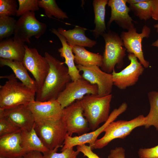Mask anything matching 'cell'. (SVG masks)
<instances>
[{"label":"cell","mask_w":158,"mask_h":158,"mask_svg":"<svg viewBox=\"0 0 158 158\" xmlns=\"http://www.w3.org/2000/svg\"><path fill=\"white\" fill-rule=\"evenodd\" d=\"M71 46L74 54V62L77 65L86 67L94 66L100 67L101 66L103 62V55L89 51L83 47Z\"/></svg>","instance_id":"obj_23"},{"label":"cell","mask_w":158,"mask_h":158,"mask_svg":"<svg viewBox=\"0 0 158 158\" xmlns=\"http://www.w3.org/2000/svg\"><path fill=\"white\" fill-rule=\"evenodd\" d=\"M19 7L16 16L20 17L29 11L35 12L40 9L39 0H18Z\"/></svg>","instance_id":"obj_32"},{"label":"cell","mask_w":158,"mask_h":158,"mask_svg":"<svg viewBox=\"0 0 158 158\" xmlns=\"http://www.w3.org/2000/svg\"><path fill=\"white\" fill-rule=\"evenodd\" d=\"M21 131L0 137V156L16 158L25 154L21 147Z\"/></svg>","instance_id":"obj_18"},{"label":"cell","mask_w":158,"mask_h":158,"mask_svg":"<svg viewBox=\"0 0 158 158\" xmlns=\"http://www.w3.org/2000/svg\"><path fill=\"white\" fill-rule=\"evenodd\" d=\"M0 66L1 67L6 66L10 67L17 79L36 93L38 90L36 83L28 74L27 70L23 62L0 58Z\"/></svg>","instance_id":"obj_22"},{"label":"cell","mask_w":158,"mask_h":158,"mask_svg":"<svg viewBox=\"0 0 158 158\" xmlns=\"http://www.w3.org/2000/svg\"><path fill=\"white\" fill-rule=\"evenodd\" d=\"M87 30L85 28L76 25L72 29L66 30L59 28L57 30L65 37L69 45L92 48L96 44L97 42L85 35V32Z\"/></svg>","instance_id":"obj_20"},{"label":"cell","mask_w":158,"mask_h":158,"mask_svg":"<svg viewBox=\"0 0 158 158\" xmlns=\"http://www.w3.org/2000/svg\"><path fill=\"white\" fill-rule=\"evenodd\" d=\"M150 32V28L145 25L140 33H137L136 28L134 27L126 32L122 31L120 36L126 51L128 53L133 54L145 68L149 67L150 63L144 58L142 42L144 38L149 37Z\"/></svg>","instance_id":"obj_11"},{"label":"cell","mask_w":158,"mask_h":158,"mask_svg":"<svg viewBox=\"0 0 158 158\" xmlns=\"http://www.w3.org/2000/svg\"><path fill=\"white\" fill-rule=\"evenodd\" d=\"M108 158H125V150L121 147H116L111 150Z\"/></svg>","instance_id":"obj_36"},{"label":"cell","mask_w":158,"mask_h":158,"mask_svg":"<svg viewBox=\"0 0 158 158\" xmlns=\"http://www.w3.org/2000/svg\"><path fill=\"white\" fill-rule=\"evenodd\" d=\"M8 80L0 85V109L12 108L27 105L35 100L36 92L18 81L14 74L0 76Z\"/></svg>","instance_id":"obj_2"},{"label":"cell","mask_w":158,"mask_h":158,"mask_svg":"<svg viewBox=\"0 0 158 158\" xmlns=\"http://www.w3.org/2000/svg\"><path fill=\"white\" fill-rule=\"evenodd\" d=\"M146 0H127V3L129 5H133L137 4L144 1Z\"/></svg>","instance_id":"obj_39"},{"label":"cell","mask_w":158,"mask_h":158,"mask_svg":"<svg viewBox=\"0 0 158 158\" xmlns=\"http://www.w3.org/2000/svg\"><path fill=\"white\" fill-rule=\"evenodd\" d=\"M126 3L127 0H108L107 5L111 8V15L108 27L114 21L122 28L127 30L134 27V21L129 14L130 10Z\"/></svg>","instance_id":"obj_16"},{"label":"cell","mask_w":158,"mask_h":158,"mask_svg":"<svg viewBox=\"0 0 158 158\" xmlns=\"http://www.w3.org/2000/svg\"><path fill=\"white\" fill-rule=\"evenodd\" d=\"M47 28L45 23L36 19L34 12L29 11L20 16L17 20L13 39L30 44L32 37L39 38L45 33Z\"/></svg>","instance_id":"obj_7"},{"label":"cell","mask_w":158,"mask_h":158,"mask_svg":"<svg viewBox=\"0 0 158 158\" xmlns=\"http://www.w3.org/2000/svg\"><path fill=\"white\" fill-rule=\"evenodd\" d=\"M152 46L158 47V39L152 43Z\"/></svg>","instance_id":"obj_40"},{"label":"cell","mask_w":158,"mask_h":158,"mask_svg":"<svg viewBox=\"0 0 158 158\" xmlns=\"http://www.w3.org/2000/svg\"><path fill=\"white\" fill-rule=\"evenodd\" d=\"M76 149L79 152L82 153L84 157L87 158H101L93 152L89 145H86L85 144L77 146Z\"/></svg>","instance_id":"obj_35"},{"label":"cell","mask_w":158,"mask_h":158,"mask_svg":"<svg viewBox=\"0 0 158 158\" xmlns=\"http://www.w3.org/2000/svg\"><path fill=\"white\" fill-rule=\"evenodd\" d=\"M17 7L16 0H0V16H16Z\"/></svg>","instance_id":"obj_31"},{"label":"cell","mask_w":158,"mask_h":158,"mask_svg":"<svg viewBox=\"0 0 158 158\" xmlns=\"http://www.w3.org/2000/svg\"><path fill=\"white\" fill-rule=\"evenodd\" d=\"M102 36L105 46L101 69L106 73H111L115 66L121 68L123 66L126 49L120 36L116 32L109 30Z\"/></svg>","instance_id":"obj_4"},{"label":"cell","mask_w":158,"mask_h":158,"mask_svg":"<svg viewBox=\"0 0 158 158\" xmlns=\"http://www.w3.org/2000/svg\"><path fill=\"white\" fill-rule=\"evenodd\" d=\"M152 18L158 20V0H152Z\"/></svg>","instance_id":"obj_38"},{"label":"cell","mask_w":158,"mask_h":158,"mask_svg":"<svg viewBox=\"0 0 158 158\" xmlns=\"http://www.w3.org/2000/svg\"><path fill=\"white\" fill-rule=\"evenodd\" d=\"M23 158H44L41 152L37 151H32L25 154Z\"/></svg>","instance_id":"obj_37"},{"label":"cell","mask_w":158,"mask_h":158,"mask_svg":"<svg viewBox=\"0 0 158 158\" xmlns=\"http://www.w3.org/2000/svg\"><path fill=\"white\" fill-rule=\"evenodd\" d=\"M40 8H43L46 16L49 18L54 16L60 19L68 18L66 13L60 8L55 0H39Z\"/></svg>","instance_id":"obj_27"},{"label":"cell","mask_w":158,"mask_h":158,"mask_svg":"<svg viewBox=\"0 0 158 158\" xmlns=\"http://www.w3.org/2000/svg\"><path fill=\"white\" fill-rule=\"evenodd\" d=\"M21 129L13 125L6 118H0V137L21 131Z\"/></svg>","instance_id":"obj_33"},{"label":"cell","mask_w":158,"mask_h":158,"mask_svg":"<svg viewBox=\"0 0 158 158\" xmlns=\"http://www.w3.org/2000/svg\"><path fill=\"white\" fill-rule=\"evenodd\" d=\"M130 64L121 71L114 70L111 73L113 84L120 90H124L135 85L143 72L144 68L133 54L128 55Z\"/></svg>","instance_id":"obj_13"},{"label":"cell","mask_w":158,"mask_h":158,"mask_svg":"<svg viewBox=\"0 0 158 158\" xmlns=\"http://www.w3.org/2000/svg\"><path fill=\"white\" fill-rule=\"evenodd\" d=\"M154 27L157 29V32H158V23L154 25Z\"/></svg>","instance_id":"obj_41"},{"label":"cell","mask_w":158,"mask_h":158,"mask_svg":"<svg viewBox=\"0 0 158 158\" xmlns=\"http://www.w3.org/2000/svg\"><path fill=\"white\" fill-rule=\"evenodd\" d=\"M25 52L23 62L33 76L38 90L44 83L49 71V65L45 57L40 55L37 49L29 47L25 44Z\"/></svg>","instance_id":"obj_10"},{"label":"cell","mask_w":158,"mask_h":158,"mask_svg":"<svg viewBox=\"0 0 158 158\" xmlns=\"http://www.w3.org/2000/svg\"><path fill=\"white\" fill-rule=\"evenodd\" d=\"M4 110L5 117L21 130H30L34 127L35 119L26 105Z\"/></svg>","instance_id":"obj_17"},{"label":"cell","mask_w":158,"mask_h":158,"mask_svg":"<svg viewBox=\"0 0 158 158\" xmlns=\"http://www.w3.org/2000/svg\"><path fill=\"white\" fill-rule=\"evenodd\" d=\"M108 1V0H94L93 1L95 27L91 31L96 38L102 36L107 30L105 16L106 6Z\"/></svg>","instance_id":"obj_25"},{"label":"cell","mask_w":158,"mask_h":158,"mask_svg":"<svg viewBox=\"0 0 158 158\" xmlns=\"http://www.w3.org/2000/svg\"><path fill=\"white\" fill-rule=\"evenodd\" d=\"M26 105L35 121H55L61 118L63 109L57 99L43 102L35 100Z\"/></svg>","instance_id":"obj_15"},{"label":"cell","mask_w":158,"mask_h":158,"mask_svg":"<svg viewBox=\"0 0 158 158\" xmlns=\"http://www.w3.org/2000/svg\"><path fill=\"white\" fill-rule=\"evenodd\" d=\"M138 154L139 158H158V145L150 148H140Z\"/></svg>","instance_id":"obj_34"},{"label":"cell","mask_w":158,"mask_h":158,"mask_svg":"<svg viewBox=\"0 0 158 158\" xmlns=\"http://www.w3.org/2000/svg\"><path fill=\"white\" fill-rule=\"evenodd\" d=\"M112 97L111 94L104 96L89 94L79 100L83 115L92 131L97 129L100 124L105 122L108 119Z\"/></svg>","instance_id":"obj_3"},{"label":"cell","mask_w":158,"mask_h":158,"mask_svg":"<svg viewBox=\"0 0 158 158\" xmlns=\"http://www.w3.org/2000/svg\"><path fill=\"white\" fill-rule=\"evenodd\" d=\"M16 158H23V156H20V157H17Z\"/></svg>","instance_id":"obj_43"},{"label":"cell","mask_w":158,"mask_h":158,"mask_svg":"<svg viewBox=\"0 0 158 158\" xmlns=\"http://www.w3.org/2000/svg\"><path fill=\"white\" fill-rule=\"evenodd\" d=\"M17 21L11 16H0V41L14 35Z\"/></svg>","instance_id":"obj_29"},{"label":"cell","mask_w":158,"mask_h":158,"mask_svg":"<svg viewBox=\"0 0 158 158\" xmlns=\"http://www.w3.org/2000/svg\"><path fill=\"white\" fill-rule=\"evenodd\" d=\"M61 119L70 136L74 133L80 136L87 133L90 130L88 123L83 115L79 100L63 109Z\"/></svg>","instance_id":"obj_8"},{"label":"cell","mask_w":158,"mask_h":158,"mask_svg":"<svg viewBox=\"0 0 158 158\" xmlns=\"http://www.w3.org/2000/svg\"><path fill=\"white\" fill-rule=\"evenodd\" d=\"M58 147L42 153L44 158H77L79 153L78 151H75L73 147L66 149L60 153L57 152Z\"/></svg>","instance_id":"obj_30"},{"label":"cell","mask_w":158,"mask_h":158,"mask_svg":"<svg viewBox=\"0 0 158 158\" xmlns=\"http://www.w3.org/2000/svg\"><path fill=\"white\" fill-rule=\"evenodd\" d=\"M34 127L42 142L49 150L62 147L67 131L61 119L35 120Z\"/></svg>","instance_id":"obj_6"},{"label":"cell","mask_w":158,"mask_h":158,"mask_svg":"<svg viewBox=\"0 0 158 158\" xmlns=\"http://www.w3.org/2000/svg\"><path fill=\"white\" fill-rule=\"evenodd\" d=\"M129 7L140 20H147L152 17V0H146L137 4L129 5Z\"/></svg>","instance_id":"obj_28"},{"label":"cell","mask_w":158,"mask_h":158,"mask_svg":"<svg viewBox=\"0 0 158 158\" xmlns=\"http://www.w3.org/2000/svg\"><path fill=\"white\" fill-rule=\"evenodd\" d=\"M98 92L96 85L91 84L82 77L68 83L57 100L63 109L75 101L81 99L87 95L98 94Z\"/></svg>","instance_id":"obj_9"},{"label":"cell","mask_w":158,"mask_h":158,"mask_svg":"<svg viewBox=\"0 0 158 158\" xmlns=\"http://www.w3.org/2000/svg\"><path fill=\"white\" fill-rule=\"evenodd\" d=\"M0 158H11L4 157V156H0Z\"/></svg>","instance_id":"obj_42"},{"label":"cell","mask_w":158,"mask_h":158,"mask_svg":"<svg viewBox=\"0 0 158 158\" xmlns=\"http://www.w3.org/2000/svg\"><path fill=\"white\" fill-rule=\"evenodd\" d=\"M20 145L25 153L32 151L43 153L49 150L43 143L34 127L30 130H21Z\"/></svg>","instance_id":"obj_24"},{"label":"cell","mask_w":158,"mask_h":158,"mask_svg":"<svg viewBox=\"0 0 158 158\" xmlns=\"http://www.w3.org/2000/svg\"><path fill=\"white\" fill-rule=\"evenodd\" d=\"M44 57L49 70L42 86L36 93L35 100L45 102L57 99L66 85L71 80L67 67L64 63L45 52Z\"/></svg>","instance_id":"obj_1"},{"label":"cell","mask_w":158,"mask_h":158,"mask_svg":"<svg viewBox=\"0 0 158 158\" xmlns=\"http://www.w3.org/2000/svg\"><path fill=\"white\" fill-rule=\"evenodd\" d=\"M147 96L150 109L148 114L145 116V123L144 126L145 128H148L153 126L158 131V91L150 92Z\"/></svg>","instance_id":"obj_26"},{"label":"cell","mask_w":158,"mask_h":158,"mask_svg":"<svg viewBox=\"0 0 158 158\" xmlns=\"http://www.w3.org/2000/svg\"><path fill=\"white\" fill-rule=\"evenodd\" d=\"M145 121V117L143 115H140L129 121H113L104 129V135L100 139H97L90 146L92 150L102 148L114 139L125 138L135 128L144 126Z\"/></svg>","instance_id":"obj_5"},{"label":"cell","mask_w":158,"mask_h":158,"mask_svg":"<svg viewBox=\"0 0 158 158\" xmlns=\"http://www.w3.org/2000/svg\"><path fill=\"white\" fill-rule=\"evenodd\" d=\"M76 66L83 72L82 77L92 84L96 85L98 87V95L104 96L111 94L113 83L111 73H106L98 66H84L80 65Z\"/></svg>","instance_id":"obj_14"},{"label":"cell","mask_w":158,"mask_h":158,"mask_svg":"<svg viewBox=\"0 0 158 158\" xmlns=\"http://www.w3.org/2000/svg\"><path fill=\"white\" fill-rule=\"evenodd\" d=\"M127 107L128 105L126 103H123L118 108L114 109L111 112L107 121L102 126L94 131L80 136L74 137L69 136L67 133L63 146L61 151V152L67 148L73 147L75 146L83 144H89V145L91 146L97 139V138L99 135L104 132V129L108 125L114 121L119 115L124 112Z\"/></svg>","instance_id":"obj_12"},{"label":"cell","mask_w":158,"mask_h":158,"mask_svg":"<svg viewBox=\"0 0 158 158\" xmlns=\"http://www.w3.org/2000/svg\"><path fill=\"white\" fill-rule=\"evenodd\" d=\"M55 35L61 43L62 47L58 49V51L61 56L65 59L64 63L67 66L71 80L73 81L81 78L82 76L75 64L74 56L71 46L68 44L65 37L59 32H56Z\"/></svg>","instance_id":"obj_21"},{"label":"cell","mask_w":158,"mask_h":158,"mask_svg":"<svg viewBox=\"0 0 158 158\" xmlns=\"http://www.w3.org/2000/svg\"><path fill=\"white\" fill-rule=\"evenodd\" d=\"M24 43L13 39L0 41V58L23 62L25 52Z\"/></svg>","instance_id":"obj_19"}]
</instances>
